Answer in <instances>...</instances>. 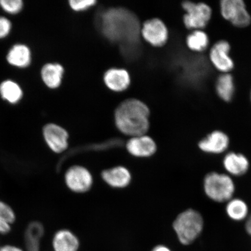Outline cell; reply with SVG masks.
<instances>
[{"mask_svg": "<svg viewBox=\"0 0 251 251\" xmlns=\"http://www.w3.org/2000/svg\"><path fill=\"white\" fill-rule=\"evenodd\" d=\"M100 26L106 38L131 46L137 42L141 31L134 15L122 8L109 9L103 12Z\"/></svg>", "mask_w": 251, "mask_h": 251, "instance_id": "obj_1", "label": "cell"}, {"mask_svg": "<svg viewBox=\"0 0 251 251\" xmlns=\"http://www.w3.org/2000/svg\"><path fill=\"white\" fill-rule=\"evenodd\" d=\"M150 110L139 100H125L115 112V122L121 133L131 137L146 134L150 127Z\"/></svg>", "mask_w": 251, "mask_h": 251, "instance_id": "obj_2", "label": "cell"}, {"mask_svg": "<svg viewBox=\"0 0 251 251\" xmlns=\"http://www.w3.org/2000/svg\"><path fill=\"white\" fill-rule=\"evenodd\" d=\"M173 226L180 242L184 245L190 244L201 233L203 218L200 213L188 209L177 216Z\"/></svg>", "mask_w": 251, "mask_h": 251, "instance_id": "obj_3", "label": "cell"}, {"mask_svg": "<svg viewBox=\"0 0 251 251\" xmlns=\"http://www.w3.org/2000/svg\"><path fill=\"white\" fill-rule=\"evenodd\" d=\"M204 190L210 199L223 202L230 201L235 191L234 182L228 176L212 172L204 180Z\"/></svg>", "mask_w": 251, "mask_h": 251, "instance_id": "obj_4", "label": "cell"}, {"mask_svg": "<svg viewBox=\"0 0 251 251\" xmlns=\"http://www.w3.org/2000/svg\"><path fill=\"white\" fill-rule=\"evenodd\" d=\"M182 7L185 11L183 23L188 29L203 30L211 20L212 9L205 2L186 1Z\"/></svg>", "mask_w": 251, "mask_h": 251, "instance_id": "obj_5", "label": "cell"}, {"mask_svg": "<svg viewBox=\"0 0 251 251\" xmlns=\"http://www.w3.org/2000/svg\"><path fill=\"white\" fill-rule=\"evenodd\" d=\"M220 12L223 18L238 28L249 26L251 16L243 0H222Z\"/></svg>", "mask_w": 251, "mask_h": 251, "instance_id": "obj_6", "label": "cell"}, {"mask_svg": "<svg viewBox=\"0 0 251 251\" xmlns=\"http://www.w3.org/2000/svg\"><path fill=\"white\" fill-rule=\"evenodd\" d=\"M64 181L66 186L72 192L84 193L92 187L93 178L87 169L80 165H74L65 172Z\"/></svg>", "mask_w": 251, "mask_h": 251, "instance_id": "obj_7", "label": "cell"}, {"mask_svg": "<svg viewBox=\"0 0 251 251\" xmlns=\"http://www.w3.org/2000/svg\"><path fill=\"white\" fill-rule=\"evenodd\" d=\"M42 134L46 145L53 153L60 154L68 149L70 136L61 126L47 124L43 128Z\"/></svg>", "mask_w": 251, "mask_h": 251, "instance_id": "obj_8", "label": "cell"}, {"mask_svg": "<svg viewBox=\"0 0 251 251\" xmlns=\"http://www.w3.org/2000/svg\"><path fill=\"white\" fill-rule=\"evenodd\" d=\"M231 46L227 40H221L212 46L209 51V60L216 70L221 74L231 73L234 62L231 58Z\"/></svg>", "mask_w": 251, "mask_h": 251, "instance_id": "obj_9", "label": "cell"}, {"mask_svg": "<svg viewBox=\"0 0 251 251\" xmlns=\"http://www.w3.org/2000/svg\"><path fill=\"white\" fill-rule=\"evenodd\" d=\"M144 40L154 47H162L167 42L169 33L167 27L161 20L153 18L146 22L141 28Z\"/></svg>", "mask_w": 251, "mask_h": 251, "instance_id": "obj_10", "label": "cell"}, {"mask_svg": "<svg viewBox=\"0 0 251 251\" xmlns=\"http://www.w3.org/2000/svg\"><path fill=\"white\" fill-rule=\"evenodd\" d=\"M126 149L137 158H148L154 154L157 147L155 141L146 134L131 137L126 143Z\"/></svg>", "mask_w": 251, "mask_h": 251, "instance_id": "obj_11", "label": "cell"}, {"mask_svg": "<svg viewBox=\"0 0 251 251\" xmlns=\"http://www.w3.org/2000/svg\"><path fill=\"white\" fill-rule=\"evenodd\" d=\"M103 81L109 89L115 92H123L130 85V75L124 69H109L103 75Z\"/></svg>", "mask_w": 251, "mask_h": 251, "instance_id": "obj_12", "label": "cell"}, {"mask_svg": "<svg viewBox=\"0 0 251 251\" xmlns=\"http://www.w3.org/2000/svg\"><path fill=\"white\" fill-rule=\"evenodd\" d=\"M229 145L227 135L222 131L215 130L199 143L200 149L203 152L221 153L226 150Z\"/></svg>", "mask_w": 251, "mask_h": 251, "instance_id": "obj_13", "label": "cell"}, {"mask_svg": "<svg viewBox=\"0 0 251 251\" xmlns=\"http://www.w3.org/2000/svg\"><path fill=\"white\" fill-rule=\"evenodd\" d=\"M52 246L54 251H77L80 243L73 232L68 229H61L53 236Z\"/></svg>", "mask_w": 251, "mask_h": 251, "instance_id": "obj_14", "label": "cell"}, {"mask_svg": "<svg viewBox=\"0 0 251 251\" xmlns=\"http://www.w3.org/2000/svg\"><path fill=\"white\" fill-rule=\"evenodd\" d=\"M102 178L109 186L116 188L127 187L130 184V172L124 166H117L103 171Z\"/></svg>", "mask_w": 251, "mask_h": 251, "instance_id": "obj_15", "label": "cell"}, {"mask_svg": "<svg viewBox=\"0 0 251 251\" xmlns=\"http://www.w3.org/2000/svg\"><path fill=\"white\" fill-rule=\"evenodd\" d=\"M224 165L229 174L238 176L246 174L249 168V162L241 153L230 152L225 156Z\"/></svg>", "mask_w": 251, "mask_h": 251, "instance_id": "obj_16", "label": "cell"}, {"mask_svg": "<svg viewBox=\"0 0 251 251\" xmlns=\"http://www.w3.org/2000/svg\"><path fill=\"white\" fill-rule=\"evenodd\" d=\"M216 94L222 101L229 102L233 99L235 93V83L231 73L221 74L216 81Z\"/></svg>", "mask_w": 251, "mask_h": 251, "instance_id": "obj_17", "label": "cell"}, {"mask_svg": "<svg viewBox=\"0 0 251 251\" xmlns=\"http://www.w3.org/2000/svg\"><path fill=\"white\" fill-rule=\"evenodd\" d=\"M64 69L59 64H47L42 68V77L43 82L50 89H56L61 85Z\"/></svg>", "mask_w": 251, "mask_h": 251, "instance_id": "obj_18", "label": "cell"}, {"mask_svg": "<svg viewBox=\"0 0 251 251\" xmlns=\"http://www.w3.org/2000/svg\"><path fill=\"white\" fill-rule=\"evenodd\" d=\"M7 61L14 67L24 68L27 67L31 62V52L26 46L17 45L9 50L7 56Z\"/></svg>", "mask_w": 251, "mask_h": 251, "instance_id": "obj_19", "label": "cell"}, {"mask_svg": "<svg viewBox=\"0 0 251 251\" xmlns=\"http://www.w3.org/2000/svg\"><path fill=\"white\" fill-rule=\"evenodd\" d=\"M186 45L191 51L202 52L208 48L209 38L203 30H192L186 37Z\"/></svg>", "mask_w": 251, "mask_h": 251, "instance_id": "obj_20", "label": "cell"}, {"mask_svg": "<svg viewBox=\"0 0 251 251\" xmlns=\"http://www.w3.org/2000/svg\"><path fill=\"white\" fill-rule=\"evenodd\" d=\"M16 220L17 214L14 208L7 202L0 200V234L9 233Z\"/></svg>", "mask_w": 251, "mask_h": 251, "instance_id": "obj_21", "label": "cell"}, {"mask_svg": "<svg viewBox=\"0 0 251 251\" xmlns=\"http://www.w3.org/2000/svg\"><path fill=\"white\" fill-rule=\"evenodd\" d=\"M0 94L2 98L8 102L16 103L20 101L23 92L17 83L12 80H6L0 84Z\"/></svg>", "mask_w": 251, "mask_h": 251, "instance_id": "obj_22", "label": "cell"}, {"mask_svg": "<svg viewBox=\"0 0 251 251\" xmlns=\"http://www.w3.org/2000/svg\"><path fill=\"white\" fill-rule=\"evenodd\" d=\"M228 216L234 221H242L247 217L249 208L246 202L240 199H233L229 201L226 206Z\"/></svg>", "mask_w": 251, "mask_h": 251, "instance_id": "obj_23", "label": "cell"}, {"mask_svg": "<svg viewBox=\"0 0 251 251\" xmlns=\"http://www.w3.org/2000/svg\"><path fill=\"white\" fill-rule=\"evenodd\" d=\"M0 6L7 13L17 14L23 9L24 2L21 0H1Z\"/></svg>", "mask_w": 251, "mask_h": 251, "instance_id": "obj_24", "label": "cell"}, {"mask_svg": "<svg viewBox=\"0 0 251 251\" xmlns=\"http://www.w3.org/2000/svg\"><path fill=\"white\" fill-rule=\"evenodd\" d=\"M97 2L94 0H71L70 5L76 11H83L92 7Z\"/></svg>", "mask_w": 251, "mask_h": 251, "instance_id": "obj_25", "label": "cell"}, {"mask_svg": "<svg viewBox=\"0 0 251 251\" xmlns=\"http://www.w3.org/2000/svg\"><path fill=\"white\" fill-rule=\"evenodd\" d=\"M11 23L7 18L0 17V39L4 38L10 33Z\"/></svg>", "mask_w": 251, "mask_h": 251, "instance_id": "obj_26", "label": "cell"}, {"mask_svg": "<svg viewBox=\"0 0 251 251\" xmlns=\"http://www.w3.org/2000/svg\"><path fill=\"white\" fill-rule=\"evenodd\" d=\"M0 251H24L21 248L12 246V245H5L0 247Z\"/></svg>", "mask_w": 251, "mask_h": 251, "instance_id": "obj_27", "label": "cell"}, {"mask_svg": "<svg viewBox=\"0 0 251 251\" xmlns=\"http://www.w3.org/2000/svg\"><path fill=\"white\" fill-rule=\"evenodd\" d=\"M151 251H172L168 247L165 246H158L153 248Z\"/></svg>", "mask_w": 251, "mask_h": 251, "instance_id": "obj_28", "label": "cell"}, {"mask_svg": "<svg viewBox=\"0 0 251 251\" xmlns=\"http://www.w3.org/2000/svg\"><path fill=\"white\" fill-rule=\"evenodd\" d=\"M246 227L248 233L251 235V215L247 219Z\"/></svg>", "mask_w": 251, "mask_h": 251, "instance_id": "obj_29", "label": "cell"}, {"mask_svg": "<svg viewBox=\"0 0 251 251\" xmlns=\"http://www.w3.org/2000/svg\"><path fill=\"white\" fill-rule=\"evenodd\" d=\"M250 99H251V92H250Z\"/></svg>", "mask_w": 251, "mask_h": 251, "instance_id": "obj_30", "label": "cell"}]
</instances>
